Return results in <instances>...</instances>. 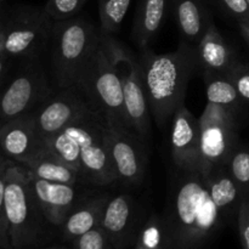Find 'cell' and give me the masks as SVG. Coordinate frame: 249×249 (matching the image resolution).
Here are the masks:
<instances>
[{
    "label": "cell",
    "mask_w": 249,
    "mask_h": 249,
    "mask_svg": "<svg viewBox=\"0 0 249 249\" xmlns=\"http://www.w3.org/2000/svg\"><path fill=\"white\" fill-rule=\"evenodd\" d=\"M163 216L173 249H202L228 220L199 170H179Z\"/></svg>",
    "instance_id": "1"
},
{
    "label": "cell",
    "mask_w": 249,
    "mask_h": 249,
    "mask_svg": "<svg viewBox=\"0 0 249 249\" xmlns=\"http://www.w3.org/2000/svg\"><path fill=\"white\" fill-rule=\"evenodd\" d=\"M44 148L78 170L87 184L108 186L117 181L107 122L95 109L44 141Z\"/></svg>",
    "instance_id": "2"
},
{
    "label": "cell",
    "mask_w": 249,
    "mask_h": 249,
    "mask_svg": "<svg viewBox=\"0 0 249 249\" xmlns=\"http://www.w3.org/2000/svg\"><path fill=\"white\" fill-rule=\"evenodd\" d=\"M139 62L151 116L158 126H163L185 102L190 80L199 68L196 48L185 40L172 53H157L145 48L141 50Z\"/></svg>",
    "instance_id": "3"
},
{
    "label": "cell",
    "mask_w": 249,
    "mask_h": 249,
    "mask_svg": "<svg viewBox=\"0 0 249 249\" xmlns=\"http://www.w3.org/2000/svg\"><path fill=\"white\" fill-rule=\"evenodd\" d=\"M74 87L90 106L106 119L107 124L122 130H131L126 119L122 80L104 43L100 41L83 66Z\"/></svg>",
    "instance_id": "4"
},
{
    "label": "cell",
    "mask_w": 249,
    "mask_h": 249,
    "mask_svg": "<svg viewBox=\"0 0 249 249\" xmlns=\"http://www.w3.org/2000/svg\"><path fill=\"white\" fill-rule=\"evenodd\" d=\"M5 208L12 249H36L48 221L34 195L28 169L11 160L5 175Z\"/></svg>",
    "instance_id": "5"
},
{
    "label": "cell",
    "mask_w": 249,
    "mask_h": 249,
    "mask_svg": "<svg viewBox=\"0 0 249 249\" xmlns=\"http://www.w3.org/2000/svg\"><path fill=\"white\" fill-rule=\"evenodd\" d=\"M101 38V32L84 17L53 21L50 41V65L57 89L74 87L83 66Z\"/></svg>",
    "instance_id": "6"
},
{
    "label": "cell",
    "mask_w": 249,
    "mask_h": 249,
    "mask_svg": "<svg viewBox=\"0 0 249 249\" xmlns=\"http://www.w3.org/2000/svg\"><path fill=\"white\" fill-rule=\"evenodd\" d=\"M102 38L121 77L129 128L142 142L147 143L151 138V109L139 57L112 36L102 34Z\"/></svg>",
    "instance_id": "7"
},
{
    "label": "cell",
    "mask_w": 249,
    "mask_h": 249,
    "mask_svg": "<svg viewBox=\"0 0 249 249\" xmlns=\"http://www.w3.org/2000/svg\"><path fill=\"white\" fill-rule=\"evenodd\" d=\"M240 114L221 105L207 102L199 123V165L203 174L225 167L238 142Z\"/></svg>",
    "instance_id": "8"
},
{
    "label": "cell",
    "mask_w": 249,
    "mask_h": 249,
    "mask_svg": "<svg viewBox=\"0 0 249 249\" xmlns=\"http://www.w3.org/2000/svg\"><path fill=\"white\" fill-rule=\"evenodd\" d=\"M53 92L38 60H24L12 77L7 74L0 83V124L34 111Z\"/></svg>",
    "instance_id": "9"
},
{
    "label": "cell",
    "mask_w": 249,
    "mask_h": 249,
    "mask_svg": "<svg viewBox=\"0 0 249 249\" xmlns=\"http://www.w3.org/2000/svg\"><path fill=\"white\" fill-rule=\"evenodd\" d=\"M53 21L43 9L22 7L1 17L4 53L11 58L31 60L49 46Z\"/></svg>",
    "instance_id": "10"
},
{
    "label": "cell",
    "mask_w": 249,
    "mask_h": 249,
    "mask_svg": "<svg viewBox=\"0 0 249 249\" xmlns=\"http://www.w3.org/2000/svg\"><path fill=\"white\" fill-rule=\"evenodd\" d=\"M57 90L32 111L43 143L94 109L77 87Z\"/></svg>",
    "instance_id": "11"
},
{
    "label": "cell",
    "mask_w": 249,
    "mask_h": 249,
    "mask_svg": "<svg viewBox=\"0 0 249 249\" xmlns=\"http://www.w3.org/2000/svg\"><path fill=\"white\" fill-rule=\"evenodd\" d=\"M107 139L117 174V181L125 187L141 185L147 172L146 143L131 130H122L107 124Z\"/></svg>",
    "instance_id": "12"
},
{
    "label": "cell",
    "mask_w": 249,
    "mask_h": 249,
    "mask_svg": "<svg viewBox=\"0 0 249 249\" xmlns=\"http://www.w3.org/2000/svg\"><path fill=\"white\" fill-rule=\"evenodd\" d=\"M44 150L32 112L0 124V152L24 165Z\"/></svg>",
    "instance_id": "13"
},
{
    "label": "cell",
    "mask_w": 249,
    "mask_h": 249,
    "mask_svg": "<svg viewBox=\"0 0 249 249\" xmlns=\"http://www.w3.org/2000/svg\"><path fill=\"white\" fill-rule=\"evenodd\" d=\"M170 152L174 165L179 170H198L199 123L198 118L185 106V102L173 114Z\"/></svg>",
    "instance_id": "14"
},
{
    "label": "cell",
    "mask_w": 249,
    "mask_h": 249,
    "mask_svg": "<svg viewBox=\"0 0 249 249\" xmlns=\"http://www.w3.org/2000/svg\"><path fill=\"white\" fill-rule=\"evenodd\" d=\"M139 224L135 201L130 195L121 194L111 197L100 226L113 249H128L133 245Z\"/></svg>",
    "instance_id": "15"
},
{
    "label": "cell",
    "mask_w": 249,
    "mask_h": 249,
    "mask_svg": "<svg viewBox=\"0 0 249 249\" xmlns=\"http://www.w3.org/2000/svg\"><path fill=\"white\" fill-rule=\"evenodd\" d=\"M32 187L49 225L61 228L68 214L78 204V186L51 182L36 177L28 170Z\"/></svg>",
    "instance_id": "16"
},
{
    "label": "cell",
    "mask_w": 249,
    "mask_h": 249,
    "mask_svg": "<svg viewBox=\"0 0 249 249\" xmlns=\"http://www.w3.org/2000/svg\"><path fill=\"white\" fill-rule=\"evenodd\" d=\"M196 51L198 66L203 73L211 72L225 75L240 60V56L219 32L214 21L209 23L202 36Z\"/></svg>",
    "instance_id": "17"
},
{
    "label": "cell",
    "mask_w": 249,
    "mask_h": 249,
    "mask_svg": "<svg viewBox=\"0 0 249 249\" xmlns=\"http://www.w3.org/2000/svg\"><path fill=\"white\" fill-rule=\"evenodd\" d=\"M182 40L196 48L213 21L203 0H169Z\"/></svg>",
    "instance_id": "18"
},
{
    "label": "cell",
    "mask_w": 249,
    "mask_h": 249,
    "mask_svg": "<svg viewBox=\"0 0 249 249\" xmlns=\"http://www.w3.org/2000/svg\"><path fill=\"white\" fill-rule=\"evenodd\" d=\"M109 199L111 196L108 195H99L84 202H78L61 225V237L72 242L83 233L99 228Z\"/></svg>",
    "instance_id": "19"
},
{
    "label": "cell",
    "mask_w": 249,
    "mask_h": 249,
    "mask_svg": "<svg viewBox=\"0 0 249 249\" xmlns=\"http://www.w3.org/2000/svg\"><path fill=\"white\" fill-rule=\"evenodd\" d=\"M169 0H141L133 28V39L142 50L157 36L165 19Z\"/></svg>",
    "instance_id": "20"
},
{
    "label": "cell",
    "mask_w": 249,
    "mask_h": 249,
    "mask_svg": "<svg viewBox=\"0 0 249 249\" xmlns=\"http://www.w3.org/2000/svg\"><path fill=\"white\" fill-rule=\"evenodd\" d=\"M203 175L206 178L207 185L211 190V195L214 202L223 212L226 219L232 216L233 214L236 215L243 194L230 175L226 165L215 168Z\"/></svg>",
    "instance_id": "21"
},
{
    "label": "cell",
    "mask_w": 249,
    "mask_h": 249,
    "mask_svg": "<svg viewBox=\"0 0 249 249\" xmlns=\"http://www.w3.org/2000/svg\"><path fill=\"white\" fill-rule=\"evenodd\" d=\"M24 167L33 173L36 177L51 182H61L78 186L80 182H85L78 170L73 169L63 160L51 155L44 148L38 156L29 160Z\"/></svg>",
    "instance_id": "22"
},
{
    "label": "cell",
    "mask_w": 249,
    "mask_h": 249,
    "mask_svg": "<svg viewBox=\"0 0 249 249\" xmlns=\"http://www.w3.org/2000/svg\"><path fill=\"white\" fill-rule=\"evenodd\" d=\"M131 249H173L164 216L151 213L140 221Z\"/></svg>",
    "instance_id": "23"
},
{
    "label": "cell",
    "mask_w": 249,
    "mask_h": 249,
    "mask_svg": "<svg viewBox=\"0 0 249 249\" xmlns=\"http://www.w3.org/2000/svg\"><path fill=\"white\" fill-rule=\"evenodd\" d=\"M203 78L206 83L207 99L209 102L228 107L240 116L242 114L247 102L240 96L237 89L225 75L204 72Z\"/></svg>",
    "instance_id": "24"
},
{
    "label": "cell",
    "mask_w": 249,
    "mask_h": 249,
    "mask_svg": "<svg viewBox=\"0 0 249 249\" xmlns=\"http://www.w3.org/2000/svg\"><path fill=\"white\" fill-rule=\"evenodd\" d=\"M131 0H99L100 32L112 36L121 29Z\"/></svg>",
    "instance_id": "25"
},
{
    "label": "cell",
    "mask_w": 249,
    "mask_h": 249,
    "mask_svg": "<svg viewBox=\"0 0 249 249\" xmlns=\"http://www.w3.org/2000/svg\"><path fill=\"white\" fill-rule=\"evenodd\" d=\"M229 173L238 185L243 196H249V150L240 145L235 148L228 164Z\"/></svg>",
    "instance_id": "26"
},
{
    "label": "cell",
    "mask_w": 249,
    "mask_h": 249,
    "mask_svg": "<svg viewBox=\"0 0 249 249\" xmlns=\"http://www.w3.org/2000/svg\"><path fill=\"white\" fill-rule=\"evenodd\" d=\"M87 0H48L44 11L53 21H65L79 14Z\"/></svg>",
    "instance_id": "27"
},
{
    "label": "cell",
    "mask_w": 249,
    "mask_h": 249,
    "mask_svg": "<svg viewBox=\"0 0 249 249\" xmlns=\"http://www.w3.org/2000/svg\"><path fill=\"white\" fill-rule=\"evenodd\" d=\"M10 160L0 152V249H12L5 208V175Z\"/></svg>",
    "instance_id": "28"
},
{
    "label": "cell",
    "mask_w": 249,
    "mask_h": 249,
    "mask_svg": "<svg viewBox=\"0 0 249 249\" xmlns=\"http://www.w3.org/2000/svg\"><path fill=\"white\" fill-rule=\"evenodd\" d=\"M72 249H113L101 226L74 238L72 241Z\"/></svg>",
    "instance_id": "29"
},
{
    "label": "cell",
    "mask_w": 249,
    "mask_h": 249,
    "mask_svg": "<svg viewBox=\"0 0 249 249\" xmlns=\"http://www.w3.org/2000/svg\"><path fill=\"white\" fill-rule=\"evenodd\" d=\"M225 77L237 89L240 96L249 104V65L240 58L233 67L225 74Z\"/></svg>",
    "instance_id": "30"
},
{
    "label": "cell",
    "mask_w": 249,
    "mask_h": 249,
    "mask_svg": "<svg viewBox=\"0 0 249 249\" xmlns=\"http://www.w3.org/2000/svg\"><path fill=\"white\" fill-rule=\"evenodd\" d=\"M237 229L242 249H249V196H243L238 206Z\"/></svg>",
    "instance_id": "31"
},
{
    "label": "cell",
    "mask_w": 249,
    "mask_h": 249,
    "mask_svg": "<svg viewBox=\"0 0 249 249\" xmlns=\"http://www.w3.org/2000/svg\"><path fill=\"white\" fill-rule=\"evenodd\" d=\"M219 9L223 10L236 21L249 19V5L247 0H214Z\"/></svg>",
    "instance_id": "32"
},
{
    "label": "cell",
    "mask_w": 249,
    "mask_h": 249,
    "mask_svg": "<svg viewBox=\"0 0 249 249\" xmlns=\"http://www.w3.org/2000/svg\"><path fill=\"white\" fill-rule=\"evenodd\" d=\"M11 60L12 58L9 57L5 53L2 55H0V83L7 75L10 65H11Z\"/></svg>",
    "instance_id": "33"
},
{
    "label": "cell",
    "mask_w": 249,
    "mask_h": 249,
    "mask_svg": "<svg viewBox=\"0 0 249 249\" xmlns=\"http://www.w3.org/2000/svg\"><path fill=\"white\" fill-rule=\"evenodd\" d=\"M237 26H238V29H240L241 36H242V38L245 39V41L249 46V19L237 21Z\"/></svg>",
    "instance_id": "34"
},
{
    "label": "cell",
    "mask_w": 249,
    "mask_h": 249,
    "mask_svg": "<svg viewBox=\"0 0 249 249\" xmlns=\"http://www.w3.org/2000/svg\"><path fill=\"white\" fill-rule=\"evenodd\" d=\"M36 249H67L66 247H58V246H51V247H40Z\"/></svg>",
    "instance_id": "35"
},
{
    "label": "cell",
    "mask_w": 249,
    "mask_h": 249,
    "mask_svg": "<svg viewBox=\"0 0 249 249\" xmlns=\"http://www.w3.org/2000/svg\"><path fill=\"white\" fill-rule=\"evenodd\" d=\"M4 1H5V0H0V5H1Z\"/></svg>",
    "instance_id": "36"
},
{
    "label": "cell",
    "mask_w": 249,
    "mask_h": 249,
    "mask_svg": "<svg viewBox=\"0 0 249 249\" xmlns=\"http://www.w3.org/2000/svg\"><path fill=\"white\" fill-rule=\"evenodd\" d=\"M247 2H248V5H249V0H247Z\"/></svg>",
    "instance_id": "37"
}]
</instances>
